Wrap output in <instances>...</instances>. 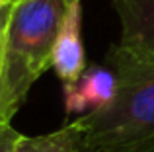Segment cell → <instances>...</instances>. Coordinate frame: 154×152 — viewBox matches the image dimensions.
Here are the masks:
<instances>
[{"mask_svg": "<svg viewBox=\"0 0 154 152\" xmlns=\"http://www.w3.org/2000/svg\"><path fill=\"white\" fill-rule=\"evenodd\" d=\"M23 135L12 127V123H0V152H14Z\"/></svg>", "mask_w": 154, "mask_h": 152, "instance_id": "52a82bcc", "label": "cell"}, {"mask_svg": "<svg viewBox=\"0 0 154 152\" xmlns=\"http://www.w3.org/2000/svg\"><path fill=\"white\" fill-rule=\"evenodd\" d=\"M51 66L63 84H72L86 70V53L82 43V4L70 0L68 10L60 22L57 41L53 47Z\"/></svg>", "mask_w": 154, "mask_h": 152, "instance_id": "277c9868", "label": "cell"}, {"mask_svg": "<svg viewBox=\"0 0 154 152\" xmlns=\"http://www.w3.org/2000/svg\"><path fill=\"white\" fill-rule=\"evenodd\" d=\"M14 152H78V127L76 123L39 137H22Z\"/></svg>", "mask_w": 154, "mask_h": 152, "instance_id": "8992f818", "label": "cell"}, {"mask_svg": "<svg viewBox=\"0 0 154 152\" xmlns=\"http://www.w3.org/2000/svg\"><path fill=\"white\" fill-rule=\"evenodd\" d=\"M119 18V49L154 65V0H109Z\"/></svg>", "mask_w": 154, "mask_h": 152, "instance_id": "3957f363", "label": "cell"}, {"mask_svg": "<svg viewBox=\"0 0 154 152\" xmlns=\"http://www.w3.org/2000/svg\"><path fill=\"white\" fill-rule=\"evenodd\" d=\"M117 94L115 74L105 65L86 66L76 82L64 84V107L66 113H80V117L92 111H100L113 102Z\"/></svg>", "mask_w": 154, "mask_h": 152, "instance_id": "5b68a950", "label": "cell"}, {"mask_svg": "<svg viewBox=\"0 0 154 152\" xmlns=\"http://www.w3.org/2000/svg\"><path fill=\"white\" fill-rule=\"evenodd\" d=\"M6 2H10V0H0V10L4 8V4H6Z\"/></svg>", "mask_w": 154, "mask_h": 152, "instance_id": "9c48e42d", "label": "cell"}, {"mask_svg": "<svg viewBox=\"0 0 154 152\" xmlns=\"http://www.w3.org/2000/svg\"><path fill=\"white\" fill-rule=\"evenodd\" d=\"M70 0H16L0 55V119L10 123L31 86L51 66L53 47Z\"/></svg>", "mask_w": 154, "mask_h": 152, "instance_id": "7a4b0ae2", "label": "cell"}, {"mask_svg": "<svg viewBox=\"0 0 154 152\" xmlns=\"http://www.w3.org/2000/svg\"><path fill=\"white\" fill-rule=\"evenodd\" d=\"M111 152H154V138L146 142H140V144H133V146H125V148H117Z\"/></svg>", "mask_w": 154, "mask_h": 152, "instance_id": "ba28073f", "label": "cell"}, {"mask_svg": "<svg viewBox=\"0 0 154 152\" xmlns=\"http://www.w3.org/2000/svg\"><path fill=\"white\" fill-rule=\"evenodd\" d=\"M10 2H16V0H10Z\"/></svg>", "mask_w": 154, "mask_h": 152, "instance_id": "30bf717a", "label": "cell"}, {"mask_svg": "<svg viewBox=\"0 0 154 152\" xmlns=\"http://www.w3.org/2000/svg\"><path fill=\"white\" fill-rule=\"evenodd\" d=\"M103 65L115 74L117 94L107 107L76 119L78 152H111L154 138V65L113 43Z\"/></svg>", "mask_w": 154, "mask_h": 152, "instance_id": "6da1fadb", "label": "cell"}, {"mask_svg": "<svg viewBox=\"0 0 154 152\" xmlns=\"http://www.w3.org/2000/svg\"><path fill=\"white\" fill-rule=\"evenodd\" d=\"M0 123H2V119H0Z\"/></svg>", "mask_w": 154, "mask_h": 152, "instance_id": "8fae6325", "label": "cell"}]
</instances>
